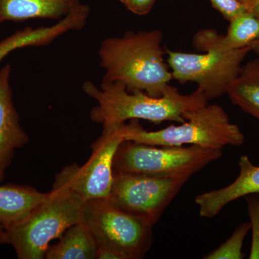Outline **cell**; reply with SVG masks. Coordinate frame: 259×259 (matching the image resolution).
<instances>
[{"instance_id":"16","label":"cell","mask_w":259,"mask_h":259,"mask_svg":"<svg viewBox=\"0 0 259 259\" xmlns=\"http://www.w3.org/2000/svg\"><path fill=\"white\" fill-rule=\"evenodd\" d=\"M97 244L95 236L83 222L70 227L55 245H50L47 259H95Z\"/></svg>"},{"instance_id":"2","label":"cell","mask_w":259,"mask_h":259,"mask_svg":"<svg viewBox=\"0 0 259 259\" xmlns=\"http://www.w3.org/2000/svg\"><path fill=\"white\" fill-rule=\"evenodd\" d=\"M85 95L93 99L97 105L90 111V118L102 126L120 125L126 121L144 120L159 124L166 121L182 123L187 112L207 105V98L197 88L188 95L180 93L169 85L161 97H152L144 92H128L119 82L102 81L97 86L93 81L82 84Z\"/></svg>"},{"instance_id":"3","label":"cell","mask_w":259,"mask_h":259,"mask_svg":"<svg viewBox=\"0 0 259 259\" xmlns=\"http://www.w3.org/2000/svg\"><path fill=\"white\" fill-rule=\"evenodd\" d=\"M185 121L156 131L143 128L139 120L125 124V141L151 146H197L223 150L226 146H241L245 136L239 126L233 123L220 105H207L187 112Z\"/></svg>"},{"instance_id":"5","label":"cell","mask_w":259,"mask_h":259,"mask_svg":"<svg viewBox=\"0 0 259 259\" xmlns=\"http://www.w3.org/2000/svg\"><path fill=\"white\" fill-rule=\"evenodd\" d=\"M223 150L197 146H151L124 141L114 159V173L190 177L220 159Z\"/></svg>"},{"instance_id":"8","label":"cell","mask_w":259,"mask_h":259,"mask_svg":"<svg viewBox=\"0 0 259 259\" xmlns=\"http://www.w3.org/2000/svg\"><path fill=\"white\" fill-rule=\"evenodd\" d=\"M82 222L93 233L97 246L114 248L127 259L144 258L152 244L153 226L107 199L85 202Z\"/></svg>"},{"instance_id":"17","label":"cell","mask_w":259,"mask_h":259,"mask_svg":"<svg viewBox=\"0 0 259 259\" xmlns=\"http://www.w3.org/2000/svg\"><path fill=\"white\" fill-rule=\"evenodd\" d=\"M227 95L233 105L259 122V59L242 66Z\"/></svg>"},{"instance_id":"10","label":"cell","mask_w":259,"mask_h":259,"mask_svg":"<svg viewBox=\"0 0 259 259\" xmlns=\"http://www.w3.org/2000/svg\"><path fill=\"white\" fill-rule=\"evenodd\" d=\"M11 73L10 64L0 70V182L5 180L15 151L29 142L28 134L20 125L13 103Z\"/></svg>"},{"instance_id":"20","label":"cell","mask_w":259,"mask_h":259,"mask_svg":"<svg viewBox=\"0 0 259 259\" xmlns=\"http://www.w3.org/2000/svg\"><path fill=\"white\" fill-rule=\"evenodd\" d=\"M213 8L218 10L228 21L248 11L240 0H210Z\"/></svg>"},{"instance_id":"15","label":"cell","mask_w":259,"mask_h":259,"mask_svg":"<svg viewBox=\"0 0 259 259\" xmlns=\"http://www.w3.org/2000/svg\"><path fill=\"white\" fill-rule=\"evenodd\" d=\"M48 195L28 186H0V224L6 230L23 221Z\"/></svg>"},{"instance_id":"9","label":"cell","mask_w":259,"mask_h":259,"mask_svg":"<svg viewBox=\"0 0 259 259\" xmlns=\"http://www.w3.org/2000/svg\"><path fill=\"white\" fill-rule=\"evenodd\" d=\"M189 180L187 177L114 173L107 199L117 208L153 226Z\"/></svg>"},{"instance_id":"26","label":"cell","mask_w":259,"mask_h":259,"mask_svg":"<svg viewBox=\"0 0 259 259\" xmlns=\"http://www.w3.org/2000/svg\"><path fill=\"white\" fill-rule=\"evenodd\" d=\"M240 1H241V3H243V4L245 5V3H247V1H248V0H240Z\"/></svg>"},{"instance_id":"25","label":"cell","mask_w":259,"mask_h":259,"mask_svg":"<svg viewBox=\"0 0 259 259\" xmlns=\"http://www.w3.org/2000/svg\"><path fill=\"white\" fill-rule=\"evenodd\" d=\"M250 48H251V51H254L255 53H256V54L259 55V40L252 44Z\"/></svg>"},{"instance_id":"23","label":"cell","mask_w":259,"mask_h":259,"mask_svg":"<svg viewBox=\"0 0 259 259\" xmlns=\"http://www.w3.org/2000/svg\"><path fill=\"white\" fill-rule=\"evenodd\" d=\"M245 6L248 11L259 16V0H248L245 3Z\"/></svg>"},{"instance_id":"21","label":"cell","mask_w":259,"mask_h":259,"mask_svg":"<svg viewBox=\"0 0 259 259\" xmlns=\"http://www.w3.org/2000/svg\"><path fill=\"white\" fill-rule=\"evenodd\" d=\"M124 6L135 15H146L151 12L156 0H119Z\"/></svg>"},{"instance_id":"12","label":"cell","mask_w":259,"mask_h":259,"mask_svg":"<svg viewBox=\"0 0 259 259\" xmlns=\"http://www.w3.org/2000/svg\"><path fill=\"white\" fill-rule=\"evenodd\" d=\"M238 166L239 175L231 185L196 197L201 217H215L233 201L250 194H259V166H255L247 156L240 158Z\"/></svg>"},{"instance_id":"7","label":"cell","mask_w":259,"mask_h":259,"mask_svg":"<svg viewBox=\"0 0 259 259\" xmlns=\"http://www.w3.org/2000/svg\"><path fill=\"white\" fill-rule=\"evenodd\" d=\"M250 51V47L233 51L209 49L199 54L166 49V61L173 79L182 84L197 83L209 101L227 95Z\"/></svg>"},{"instance_id":"18","label":"cell","mask_w":259,"mask_h":259,"mask_svg":"<svg viewBox=\"0 0 259 259\" xmlns=\"http://www.w3.org/2000/svg\"><path fill=\"white\" fill-rule=\"evenodd\" d=\"M250 230V223H242L235 230L231 236L217 249L212 250L203 257L204 259H241L244 255L242 253L245 236Z\"/></svg>"},{"instance_id":"22","label":"cell","mask_w":259,"mask_h":259,"mask_svg":"<svg viewBox=\"0 0 259 259\" xmlns=\"http://www.w3.org/2000/svg\"><path fill=\"white\" fill-rule=\"evenodd\" d=\"M97 258L127 259L125 255L118 250L105 246H97Z\"/></svg>"},{"instance_id":"11","label":"cell","mask_w":259,"mask_h":259,"mask_svg":"<svg viewBox=\"0 0 259 259\" xmlns=\"http://www.w3.org/2000/svg\"><path fill=\"white\" fill-rule=\"evenodd\" d=\"M90 11L88 5L81 4L55 25L36 28L27 27L15 32L0 41V61L18 49L45 47L67 32L82 30L88 24Z\"/></svg>"},{"instance_id":"1","label":"cell","mask_w":259,"mask_h":259,"mask_svg":"<svg viewBox=\"0 0 259 259\" xmlns=\"http://www.w3.org/2000/svg\"><path fill=\"white\" fill-rule=\"evenodd\" d=\"M163 39V32L157 29L127 31L122 36L105 39L98 51L105 70L102 81L123 83L131 93L161 97L173 79L164 61Z\"/></svg>"},{"instance_id":"14","label":"cell","mask_w":259,"mask_h":259,"mask_svg":"<svg viewBox=\"0 0 259 259\" xmlns=\"http://www.w3.org/2000/svg\"><path fill=\"white\" fill-rule=\"evenodd\" d=\"M81 4V0H0V24L35 19L58 22Z\"/></svg>"},{"instance_id":"4","label":"cell","mask_w":259,"mask_h":259,"mask_svg":"<svg viewBox=\"0 0 259 259\" xmlns=\"http://www.w3.org/2000/svg\"><path fill=\"white\" fill-rule=\"evenodd\" d=\"M85 202L76 194L53 187L47 198L25 219L5 230L20 259L45 258L50 242L82 222Z\"/></svg>"},{"instance_id":"6","label":"cell","mask_w":259,"mask_h":259,"mask_svg":"<svg viewBox=\"0 0 259 259\" xmlns=\"http://www.w3.org/2000/svg\"><path fill=\"white\" fill-rule=\"evenodd\" d=\"M125 124L102 126L101 136L92 144L86 163L68 165L56 175L53 187L70 191L83 202L108 199L114 180V159L125 141Z\"/></svg>"},{"instance_id":"13","label":"cell","mask_w":259,"mask_h":259,"mask_svg":"<svg viewBox=\"0 0 259 259\" xmlns=\"http://www.w3.org/2000/svg\"><path fill=\"white\" fill-rule=\"evenodd\" d=\"M226 35H220L213 29L199 30L193 37L197 51L209 49L233 51L250 47L259 40V16L250 11L238 15L231 21Z\"/></svg>"},{"instance_id":"19","label":"cell","mask_w":259,"mask_h":259,"mask_svg":"<svg viewBox=\"0 0 259 259\" xmlns=\"http://www.w3.org/2000/svg\"><path fill=\"white\" fill-rule=\"evenodd\" d=\"M248 214L252 230L250 259H259V194L246 196Z\"/></svg>"},{"instance_id":"24","label":"cell","mask_w":259,"mask_h":259,"mask_svg":"<svg viewBox=\"0 0 259 259\" xmlns=\"http://www.w3.org/2000/svg\"><path fill=\"white\" fill-rule=\"evenodd\" d=\"M3 244H9V241L4 227L0 224V245Z\"/></svg>"}]
</instances>
